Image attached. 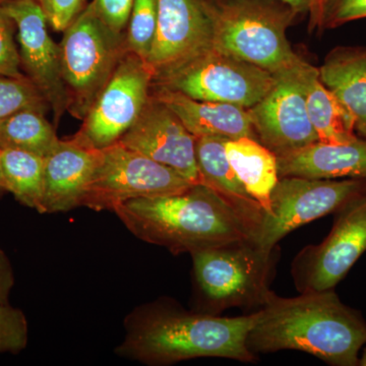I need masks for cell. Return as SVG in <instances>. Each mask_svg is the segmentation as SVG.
<instances>
[{
  "label": "cell",
  "instance_id": "1",
  "mask_svg": "<svg viewBox=\"0 0 366 366\" xmlns=\"http://www.w3.org/2000/svg\"><path fill=\"white\" fill-rule=\"evenodd\" d=\"M366 344V320L332 290L281 297L272 293L247 338L252 354L297 350L327 365L356 366Z\"/></svg>",
  "mask_w": 366,
  "mask_h": 366
},
{
  "label": "cell",
  "instance_id": "2",
  "mask_svg": "<svg viewBox=\"0 0 366 366\" xmlns=\"http://www.w3.org/2000/svg\"><path fill=\"white\" fill-rule=\"evenodd\" d=\"M257 312L240 317L196 314L156 305L129 322L117 353L148 365H170L194 358H226L254 362L247 338Z\"/></svg>",
  "mask_w": 366,
  "mask_h": 366
},
{
  "label": "cell",
  "instance_id": "3",
  "mask_svg": "<svg viewBox=\"0 0 366 366\" xmlns=\"http://www.w3.org/2000/svg\"><path fill=\"white\" fill-rule=\"evenodd\" d=\"M113 212L139 239L174 254L250 239L234 209L202 183L168 196L129 199Z\"/></svg>",
  "mask_w": 366,
  "mask_h": 366
},
{
  "label": "cell",
  "instance_id": "4",
  "mask_svg": "<svg viewBox=\"0 0 366 366\" xmlns=\"http://www.w3.org/2000/svg\"><path fill=\"white\" fill-rule=\"evenodd\" d=\"M212 47L273 74L305 61L287 39L298 14L281 0H204Z\"/></svg>",
  "mask_w": 366,
  "mask_h": 366
},
{
  "label": "cell",
  "instance_id": "5",
  "mask_svg": "<svg viewBox=\"0 0 366 366\" xmlns=\"http://www.w3.org/2000/svg\"><path fill=\"white\" fill-rule=\"evenodd\" d=\"M197 287L212 315L229 308L250 310L266 305L277 261V249L252 239L217 245L190 254Z\"/></svg>",
  "mask_w": 366,
  "mask_h": 366
},
{
  "label": "cell",
  "instance_id": "6",
  "mask_svg": "<svg viewBox=\"0 0 366 366\" xmlns=\"http://www.w3.org/2000/svg\"><path fill=\"white\" fill-rule=\"evenodd\" d=\"M64 33L59 45L67 112L83 120L129 51L127 34L108 26L93 1Z\"/></svg>",
  "mask_w": 366,
  "mask_h": 366
},
{
  "label": "cell",
  "instance_id": "7",
  "mask_svg": "<svg viewBox=\"0 0 366 366\" xmlns=\"http://www.w3.org/2000/svg\"><path fill=\"white\" fill-rule=\"evenodd\" d=\"M192 184L177 171L117 142L98 150L81 206L113 211L129 199L177 194Z\"/></svg>",
  "mask_w": 366,
  "mask_h": 366
},
{
  "label": "cell",
  "instance_id": "8",
  "mask_svg": "<svg viewBox=\"0 0 366 366\" xmlns=\"http://www.w3.org/2000/svg\"><path fill=\"white\" fill-rule=\"evenodd\" d=\"M366 194V180L279 178L271 194V204L264 212L261 226L252 242L273 249L293 230L332 213Z\"/></svg>",
  "mask_w": 366,
  "mask_h": 366
},
{
  "label": "cell",
  "instance_id": "9",
  "mask_svg": "<svg viewBox=\"0 0 366 366\" xmlns=\"http://www.w3.org/2000/svg\"><path fill=\"white\" fill-rule=\"evenodd\" d=\"M274 79L272 72L212 48L155 79L153 86L180 92L196 100L249 109L269 93Z\"/></svg>",
  "mask_w": 366,
  "mask_h": 366
},
{
  "label": "cell",
  "instance_id": "10",
  "mask_svg": "<svg viewBox=\"0 0 366 366\" xmlns=\"http://www.w3.org/2000/svg\"><path fill=\"white\" fill-rule=\"evenodd\" d=\"M153 81L149 64L132 52L125 53L71 139L93 150L117 143L141 114Z\"/></svg>",
  "mask_w": 366,
  "mask_h": 366
},
{
  "label": "cell",
  "instance_id": "11",
  "mask_svg": "<svg viewBox=\"0 0 366 366\" xmlns=\"http://www.w3.org/2000/svg\"><path fill=\"white\" fill-rule=\"evenodd\" d=\"M337 214L324 242L305 247L293 262L300 293L332 290L366 252V194Z\"/></svg>",
  "mask_w": 366,
  "mask_h": 366
},
{
  "label": "cell",
  "instance_id": "12",
  "mask_svg": "<svg viewBox=\"0 0 366 366\" xmlns=\"http://www.w3.org/2000/svg\"><path fill=\"white\" fill-rule=\"evenodd\" d=\"M307 61L274 74V86L249 113L259 143L283 155L319 142L307 109Z\"/></svg>",
  "mask_w": 366,
  "mask_h": 366
},
{
  "label": "cell",
  "instance_id": "13",
  "mask_svg": "<svg viewBox=\"0 0 366 366\" xmlns=\"http://www.w3.org/2000/svg\"><path fill=\"white\" fill-rule=\"evenodd\" d=\"M18 31L19 56L24 74L37 86L52 110L54 122L67 112L59 45L48 32V21L38 0L1 4Z\"/></svg>",
  "mask_w": 366,
  "mask_h": 366
},
{
  "label": "cell",
  "instance_id": "14",
  "mask_svg": "<svg viewBox=\"0 0 366 366\" xmlns=\"http://www.w3.org/2000/svg\"><path fill=\"white\" fill-rule=\"evenodd\" d=\"M118 142L177 171L189 182L201 183L197 137L152 92L139 117Z\"/></svg>",
  "mask_w": 366,
  "mask_h": 366
},
{
  "label": "cell",
  "instance_id": "15",
  "mask_svg": "<svg viewBox=\"0 0 366 366\" xmlns=\"http://www.w3.org/2000/svg\"><path fill=\"white\" fill-rule=\"evenodd\" d=\"M212 48L204 0H158L157 33L147 60L154 81Z\"/></svg>",
  "mask_w": 366,
  "mask_h": 366
},
{
  "label": "cell",
  "instance_id": "16",
  "mask_svg": "<svg viewBox=\"0 0 366 366\" xmlns=\"http://www.w3.org/2000/svg\"><path fill=\"white\" fill-rule=\"evenodd\" d=\"M98 150L74 139H59L44 157V189L40 214L60 213L79 207L90 182Z\"/></svg>",
  "mask_w": 366,
  "mask_h": 366
},
{
  "label": "cell",
  "instance_id": "17",
  "mask_svg": "<svg viewBox=\"0 0 366 366\" xmlns=\"http://www.w3.org/2000/svg\"><path fill=\"white\" fill-rule=\"evenodd\" d=\"M279 177L366 180V139L344 144L315 142L277 156Z\"/></svg>",
  "mask_w": 366,
  "mask_h": 366
},
{
  "label": "cell",
  "instance_id": "18",
  "mask_svg": "<svg viewBox=\"0 0 366 366\" xmlns=\"http://www.w3.org/2000/svg\"><path fill=\"white\" fill-rule=\"evenodd\" d=\"M227 139L215 136L197 137V169L202 184L216 192L234 209L252 240L261 226L264 211L250 197L229 162L225 151Z\"/></svg>",
  "mask_w": 366,
  "mask_h": 366
},
{
  "label": "cell",
  "instance_id": "19",
  "mask_svg": "<svg viewBox=\"0 0 366 366\" xmlns=\"http://www.w3.org/2000/svg\"><path fill=\"white\" fill-rule=\"evenodd\" d=\"M152 94L170 108L194 137L257 139L249 110L229 103L196 100L180 92L153 86Z\"/></svg>",
  "mask_w": 366,
  "mask_h": 366
},
{
  "label": "cell",
  "instance_id": "20",
  "mask_svg": "<svg viewBox=\"0 0 366 366\" xmlns=\"http://www.w3.org/2000/svg\"><path fill=\"white\" fill-rule=\"evenodd\" d=\"M320 81L340 101L366 139V47L339 46L319 67Z\"/></svg>",
  "mask_w": 366,
  "mask_h": 366
},
{
  "label": "cell",
  "instance_id": "21",
  "mask_svg": "<svg viewBox=\"0 0 366 366\" xmlns=\"http://www.w3.org/2000/svg\"><path fill=\"white\" fill-rule=\"evenodd\" d=\"M226 155L243 187L264 212L279 180L278 161L274 152L252 137L227 139Z\"/></svg>",
  "mask_w": 366,
  "mask_h": 366
},
{
  "label": "cell",
  "instance_id": "22",
  "mask_svg": "<svg viewBox=\"0 0 366 366\" xmlns=\"http://www.w3.org/2000/svg\"><path fill=\"white\" fill-rule=\"evenodd\" d=\"M305 100L319 142L344 144L357 137L350 113L320 81L319 69L310 64L305 71Z\"/></svg>",
  "mask_w": 366,
  "mask_h": 366
},
{
  "label": "cell",
  "instance_id": "23",
  "mask_svg": "<svg viewBox=\"0 0 366 366\" xmlns=\"http://www.w3.org/2000/svg\"><path fill=\"white\" fill-rule=\"evenodd\" d=\"M0 167L7 192L39 213L44 189V157L16 149H0Z\"/></svg>",
  "mask_w": 366,
  "mask_h": 366
},
{
  "label": "cell",
  "instance_id": "24",
  "mask_svg": "<svg viewBox=\"0 0 366 366\" xmlns=\"http://www.w3.org/2000/svg\"><path fill=\"white\" fill-rule=\"evenodd\" d=\"M46 112L26 109L0 122V149H16L45 157L59 142Z\"/></svg>",
  "mask_w": 366,
  "mask_h": 366
},
{
  "label": "cell",
  "instance_id": "25",
  "mask_svg": "<svg viewBox=\"0 0 366 366\" xmlns=\"http://www.w3.org/2000/svg\"><path fill=\"white\" fill-rule=\"evenodd\" d=\"M158 26V0H134L127 26L129 51L147 62Z\"/></svg>",
  "mask_w": 366,
  "mask_h": 366
},
{
  "label": "cell",
  "instance_id": "26",
  "mask_svg": "<svg viewBox=\"0 0 366 366\" xmlns=\"http://www.w3.org/2000/svg\"><path fill=\"white\" fill-rule=\"evenodd\" d=\"M26 109L47 112L50 108L37 86L26 76L14 78L0 74V122Z\"/></svg>",
  "mask_w": 366,
  "mask_h": 366
},
{
  "label": "cell",
  "instance_id": "27",
  "mask_svg": "<svg viewBox=\"0 0 366 366\" xmlns=\"http://www.w3.org/2000/svg\"><path fill=\"white\" fill-rule=\"evenodd\" d=\"M310 19L312 29L339 28L350 21L366 19V0H320Z\"/></svg>",
  "mask_w": 366,
  "mask_h": 366
},
{
  "label": "cell",
  "instance_id": "28",
  "mask_svg": "<svg viewBox=\"0 0 366 366\" xmlns=\"http://www.w3.org/2000/svg\"><path fill=\"white\" fill-rule=\"evenodd\" d=\"M28 339L25 314L9 303L0 305V353L21 352L26 348Z\"/></svg>",
  "mask_w": 366,
  "mask_h": 366
},
{
  "label": "cell",
  "instance_id": "29",
  "mask_svg": "<svg viewBox=\"0 0 366 366\" xmlns=\"http://www.w3.org/2000/svg\"><path fill=\"white\" fill-rule=\"evenodd\" d=\"M14 26L11 16L0 4V74L21 78L25 74L21 71L18 46L14 41Z\"/></svg>",
  "mask_w": 366,
  "mask_h": 366
},
{
  "label": "cell",
  "instance_id": "30",
  "mask_svg": "<svg viewBox=\"0 0 366 366\" xmlns=\"http://www.w3.org/2000/svg\"><path fill=\"white\" fill-rule=\"evenodd\" d=\"M48 25L56 32H64L86 6V0H38Z\"/></svg>",
  "mask_w": 366,
  "mask_h": 366
},
{
  "label": "cell",
  "instance_id": "31",
  "mask_svg": "<svg viewBox=\"0 0 366 366\" xmlns=\"http://www.w3.org/2000/svg\"><path fill=\"white\" fill-rule=\"evenodd\" d=\"M134 0H93L103 21L113 30L125 32Z\"/></svg>",
  "mask_w": 366,
  "mask_h": 366
},
{
  "label": "cell",
  "instance_id": "32",
  "mask_svg": "<svg viewBox=\"0 0 366 366\" xmlns=\"http://www.w3.org/2000/svg\"><path fill=\"white\" fill-rule=\"evenodd\" d=\"M14 273L11 262L6 252L0 249V305L9 303V295L14 288Z\"/></svg>",
  "mask_w": 366,
  "mask_h": 366
},
{
  "label": "cell",
  "instance_id": "33",
  "mask_svg": "<svg viewBox=\"0 0 366 366\" xmlns=\"http://www.w3.org/2000/svg\"><path fill=\"white\" fill-rule=\"evenodd\" d=\"M281 1L288 4L298 14H308L312 6V0H281Z\"/></svg>",
  "mask_w": 366,
  "mask_h": 366
},
{
  "label": "cell",
  "instance_id": "34",
  "mask_svg": "<svg viewBox=\"0 0 366 366\" xmlns=\"http://www.w3.org/2000/svg\"><path fill=\"white\" fill-rule=\"evenodd\" d=\"M6 192V183H4V177H2L1 167H0V194Z\"/></svg>",
  "mask_w": 366,
  "mask_h": 366
},
{
  "label": "cell",
  "instance_id": "35",
  "mask_svg": "<svg viewBox=\"0 0 366 366\" xmlns=\"http://www.w3.org/2000/svg\"><path fill=\"white\" fill-rule=\"evenodd\" d=\"M358 365L366 366V344L365 350H363L362 355H361V357H360V362H358Z\"/></svg>",
  "mask_w": 366,
  "mask_h": 366
},
{
  "label": "cell",
  "instance_id": "36",
  "mask_svg": "<svg viewBox=\"0 0 366 366\" xmlns=\"http://www.w3.org/2000/svg\"><path fill=\"white\" fill-rule=\"evenodd\" d=\"M320 0H312V6H310V11H308V14H312L317 9V4H320Z\"/></svg>",
  "mask_w": 366,
  "mask_h": 366
},
{
  "label": "cell",
  "instance_id": "37",
  "mask_svg": "<svg viewBox=\"0 0 366 366\" xmlns=\"http://www.w3.org/2000/svg\"><path fill=\"white\" fill-rule=\"evenodd\" d=\"M11 1V0H0V4H4V2Z\"/></svg>",
  "mask_w": 366,
  "mask_h": 366
}]
</instances>
